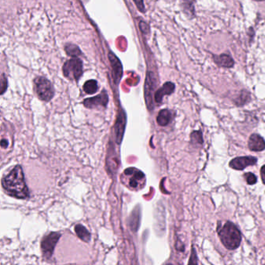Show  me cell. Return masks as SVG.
I'll list each match as a JSON object with an SVG mask.
<instances>
[{
	"label": "cell",
	"instance_id": "obj_27",
	"mask_svg": "<svg viewBox=\"0 0 265 265\" xmlns=\"http://www.w3.org/2000/svg\"></svg>",
	"mask_w": 265,
	"mask_h": 265
},
{
	"label": "cell",
	"instance_id": "obj_6",
	"mask_svg": "<svg viewBox=\"0 0 265 265\" xmlns=\"http://www.w3.org/2000/svg\"><path fill=\"white\" fill-rule=\"evenodd\" d=\"M62 69L66 78L77 81L82 74V61L77 58H73L66 61Z\"/></svg>",
	"mask_w": 265,
	"mask_h": 265
},
{
	"label": "cell",
	"instance_id": "obj_9",
	"mask_svg": "<svg viewBox=\"0 0 265 265\" xmlns=\"http://www.w3.org/2000/svg\"><path fill=\"white\" fill-rule=\"evenodd\" d=\"M109 60H110L111 67H112V74L114 82H116V84H118L122 78V74H123L122 63L111 52L109 53Z\"/></svg>",
	"mask_w": 265,
	"mask_h": 265
},
{
	"label": "cell",
	"instance_id": "obj_2",
	"mask_svg": "<svg viewBox=\"0 0 265 265\" xmlns=\"http://www.w3.org/2000/svg\"><path fill=\"white\" fill-rule=\"evenodd\" d=\"M218 234L222 244L229 250H235L240 245V231L233 222H226L222 227H218Z\"/></svg>",
	"mask_w": 265,
	"mask_h": 265
},
{
	"label": "cell",
	"instance_id": "obj_4",
	"mask_svg": "<svg viewBox=\"0 0 265 265\" xmlns=\"http://www.w3.org/2000/svg\"><path fill=\"white\" fill-rule=\"evenodd\" d=\"M36 93L41 100L49 102L54 95V88L50 81L44 77H38L34 80Z\"/></svg>",
	"mask_w": 265,
	"mask_h": 265
},
{
	"label": "cell",
	"instance_id": "obj_22",
	"mask_svg": "<svg viewBox=\"0 0 265 265\" xmlns=\"http://www.w3.org/2000/svg\"><path fill=\"white\" fill-rule=\"evenodd\" d=\"M133 1L138 7V10L141 13H145L146 9H145V6H144L143 0H133Z\"/></svg>",
	"mask_w": 265,
	"mask_h": 265
},
{
	"label": "cell",
	"instance_id": "obj_14",
	"mask_svg": "<svg viewBox=\"0 0 265 265\" xmlns=\"http://www.w3.org/2000/svg\"><path fill=\"white\" fill-rule=\"evenodd\" d=\"M213 58L215 63L221 67L232 68L234 65V59L229 54H222L221 55H215L213 56Z\"/></svg>",
	"mask_w": 265,
	"mask_h": 265
},
{
	"label": "cell",
	"instance_id": "obj_25",
	"mask_svg": "<svg viewBox=\"0 0 265 265\" xmlns=\"http://www.w3.org/2000/svg\"><path fill=\"white\" fill-rule=\"evenodd\" d=\"M255 1H265V0H255Z\"/></svg>",
	"mask_w": 265,
	"mask_h": 265
},
{
	"label": "cell",
	"instance_id": "obj_11",
	"mask_svg": "<svg viewBox=\"0 0 265 265\" xmlns=\"http://www.w3.org/2000/svg\"><path fill=\"white\" fill-rule=\"evenodd\" d=\"M174 89H175V85L173 82H166L162 88L158 89L156 92L155 96H154L156 102L160 103L164 96L172 94V93H174Z\"/></svg>",
	"mask_w": 265,
	"mask_h": 265
},
{
	"label": "cell",
	"instance_id": "obj_12",
	"mask_svg": "<svg viewBox=\"0 0 265 265\" xmlns=\"http://www.w3.org/2000/svg\"><path fill=\"white\" fill-rule=\"evenodd\" d=\"M125 113L123 111L118 115V120L115 124V134L117 143L120 144L122 142L123 138L124 130L125 128Z\"/></svg>",
	"mask_w": 265,
	"mask_h": 265
},
{
	"label": "cell",
	"instance_id": "obj_26",
	"mask_svg": "<svg viewBox=\"0 0 265 265\" xmlns=\"http://www.w3.org/2000/svg\"><path fill=\"white\" fill-rule=\"evenodd\" d=\"M171 265V264H168V265Z\"/></svg>",
	"mask_w": 265,
	"mask_h": 265
},
{
	"label": "cell",
	"instance_id": "obj_3",
	"mask_svg": "<svg viewBox=\"0 0 265 265\" xmlns=\"http://www.w3.org/2000/svg\"><path fill=\"white\" fill-rule=\"evenodd\" d=\"M122 181L124 185L129 189L139 190L146 185V176L140 170L130 168L122 173Z\"/></svg>",
	"mask_w": 265,
	"mask_h": 265
},
{
	"label": "cell",
	"instance_id": "obj_23",
	"mask_svg": "<svg viewBox=\"0 0 265 265\" xmlns=\"http://www.w3.org/2000/svg\"><path fill=\"white\" fill-rule=\"evenodd\" d=\"M261 175H262V182L265 185V165H264L261 170Z\"/></svg>",
	"mask_w": 265,
	"mask_h": 265
},
{
	"label": "cell",
	"instance_id": "obj_21",
	"mask_svg": "<svg viewBox=\"0 0 265 265\" xmlns=\"http://www.w3.org/2000/svg\"><path fill=\"white\" fill-rule=\"evenodd\" d=\"M188 265H198V257H197L196 250L194 247L191 250Z\"/></svg>",
	"mask_w": 265,
	"mask_h": 265
},
{
	"label": "cell",
	"instance_id": "obj_7",
	"mask_svg": "<svg viewBox=\"0 0 265 265\" xmlns=\"http://www.w3.org/2000/svg\"><path fill=\"white\" fill-rule=\"evenodd\" d=\"M258 162V159L252 156H246V157H238L234 158L230 162V166L232 169L239 171H243L248 166L255 165Z\"/></svg>",
	"mask_w": 265,
	"mask_h": 265
},
{
	"label": "cell",
	"instance_id": "obj_15",
	"mask_svg": "<svg viewBox=\"0 0 265 265\" xmlns=\"http://www.w3.org/2000/svg\"><path fill=\"white\" fill-rule=\"evenodd\" d=\"M172 119L171 112L168 110H162L159 111L157 117V123L161 126H165L170 123Z\"/></svg>",
	"mask_w": 265,
	"mask_h": 265
},
{
	"label": "cell",
	"instance_id": "obj_1",
	"mask_svg": "<svg viewBox=\"0 0 265 265\" xmlns=\"http://www.w3.org/2000/svg\"><path fill=\"white\" fill-rule=\"evenodd\" d=\"M4 190L10 196L16 198H26L29 196L28 188L25 183L22 168L17 165L2 180Z\"/></svg>",
	"mask_w": 265,
	"mask_h": 265
},
{
	"label": "cell",
	"instance_id": "obj_16",
	"mask_svg": "<svg viewBox=\"0 0 265 265\" xmlns=\"http://www.w3.org/2000/svg\"><path fill=\"white\" fill-rule=\"evenodd\" d=\"M75 232L78 238L82 240L84 242H89L91 238L90 232L88 231L87 229L85 226L81 224L77 225L75 226Z\"/></svg>",
	"mask_w": 265,
	"mask_h": 265
},
{
	"label": "cell",
	"instance_id": "obj_10",
	"mask_svg": "<svg viewBox=\"0 0 265 265\" xmlns=\"http://www.w3.org/2000/svg\"><path fill=\"white\" fill-rule=\"evenodd\" d=\"M249 149L252 151H262L265 149V141L259 134H252L248 141Z\"/></svg>",
	"mask_w": 265,
	"mask_h": 265
},
{
	"label": "cell",
	"instance_id": "obj_19",
	"mask_svg": "<svg viewBox=\"0 0 265 265\" xmlns=\"http://www.w3.org/2000/svg\"><path fill=\"white\" fill-rule=\"evenodd\" d=\"M66 51L67 54L71 56L73 58H77L81 54V51L78 47L76 45H69L66 47Z\"/></svg>",
	"mask_w": 265,
	"mask_h": 265
},
{
	"label": "cell",
	"instance_id": "obj_18",
	"mask_svg": "<svg viewBox=\"0 0 265 265\" xmlns=\"http://www.w3.org/2000/svg\"><path fill=\"white\" fill-rule=\"evenodd\" d=\"M83 90L85 93L89 95H93L97 93L98 90V85L96 80H89L83 86Z\"/></svg>",
	"mask_w": 265,
	"mask_h": 265
},
{
	"label": "cell",
	"instance_id": "obj_24",
	"mask_svg": "<svg viewBox=\"0 0 265 265\" xmlns=\"http://www.w3.org/2000/svg\"><path fill=\"white\" fill-rule=\"evenodd\" d=\"M8 142L6 140H2V141H1V146H2V147H3V148H6V146H7Z\"/></svg>",
	"mask_w": 265,
	"mask_h": 265
},
{
	"label": "cell",
	"instance_id": "obj_8",
	"mask_svg": "<svg viewBox=\"0 0 265 265\" xmlns=\"http://www.w3.org/2000/svg\"><path fill=\"white\" fill-rule=\"evenodd\" d=\"M108 103V96L106 94V92L104 90L101 94L98 95L97 96L93 97V98H86L83 101V105L86 108L92 109L94 107H106Z\"/></svg>",
	"mask_w": 265,
	"mask_h": 265
},
{
	"label": "cell",
	"instance_id": "obj_17",
	"mask_svg": "<svg viewBox=\"0 0 265 265\" xmlns=\"http://www.w3.org/2000/svg\"><path fill=\"white\" fill-rule=\"evenodd\" d=\"M184 12L187 14V17L192 18L195 15L194 13V3L195 0H181Z\"/></svg>",
	"mask_w": 265,
	"mask_h": 265
},
{
	"label": "cell",
	"instance_id": "obj_5",
	"mask_svg": "<svg viewBox=\"0 0 265 265\" xmlns=\"http://www.w3.org/2000/svg\"><path fill=\"white\" fill-rule=\"evenodd\" d=\"M62 234L57 232H52L48 235L45 236L41 240V251L45 259H50L54 253V247L58 243Z\"/></svg>",
	"mask_w": 265,
	"mask_h": 265
},
{
	"label": "cell",
	"instance_id": "obj_13",
	"mask_svg": "<svg viewBox=\"0 0 265 265\" xmlns=\"http://www.w3.org/2000/svg\"><path fill=\"white\" fill-rule=\"evenodd\" d=\"M154 78H153V73H148L146 77V85H145V96H146V101L147 106H149V109H153V103H152L151 91L154 88Z\"/></svg>",
	"mask_w": 265,
	"mask_h": 265
},
{
	"label": "cell",
	"instance_id": "obj_20",
	"mask_svg": "<svg viewBox=\"0 0 265 265\" xmlns=\"http://www.w3.org/2000/svg\"><path fill=\"white\" fill-rule=\"evenodd\" d=\"M244 178L248 185H254L258 182V178L255 176V174H252V173H246L244 174Z\"/></svg>",
	"mask_w": 265,
	"mask_h": 265
}]
</instances>
